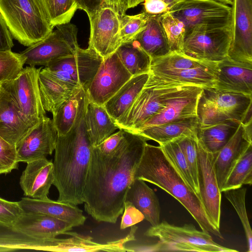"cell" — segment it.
<instances>
[{
  "mask_svg": "<svg viewBox=\"0 0 252 252\" xmlns=\"http://www.w3.org/2000/svg\"><path fill=\"white\" fill-rule=\"evenodd\" d=\"M126 131L125 141L114 154L104 155L92 149L83 203L86 212L98 222L115 223L123 214L126 193L148 140Z\"/></svg>",
  "mask_w": 252,
  "mask_h": 252,
  "instance_id": "cell-1",
  "label": "cell"
},
{
  "mask_svg": "<svg viewBox=\"0 0 252 252\" xmlns=\"http://www.w3.org/2000/svg\"><path fill=\"white\" fill-rule=\"evenodd\" d=\"M86 110L67 133L58 135L52 162L53 185L59 192L57 200L77 206L83 203L93 149L85 126Z\"/></svg>",
  "mask_w": 252,
  "mask_h": 252,
  "instance_id": "cell-2",
  "label": "cell"
},
{
  "mask_svg": "<svg viewBox=\"0 0 252 252\" xmlns=\"http://www.w3.org/2000/svg\"><path fill=\"white\" fill-rule=\"evenodd\" d=\"M134 178L153 184L171 195L191 214L202 230L223 239L220 229L208 218L200 198L187 185L159 145L146 143Z\"/></svg>",
  "mask_w": 252,
  "mask_h": 252,
  "instance_id": "cell-3",
  "label": "cell"
},
{
  "mask_svg": "<svg viewBox=\"0 0 252 252\" xmlns=\"http://www.w3.org/2000/svg\"><path fill=\"white\" fill-rule=\"evenodd\" d=\"M0 14L12 37L25 46L43 40L54 28L39 0H0Z\"/></svg>",
  "mask_w": 252,
  "mask_h": 252,
  "instance_id": "cell-4",
  "label": "cell"
},
{
  "mask_svg": "<svg viewBox=\"0 0 252 252\" xmlns=\"http://www.w3.org/2000/svg\"><path fill=\"white\" fill-rule=\"evenodd\" d=\"M145 235L158 239L156 252H238L216 243L209 233L199 231L191 224L178 226L163 221L150 227Z\"/></svg>",
  "mask_w": 252,
  "mask_h": 252,
  "instance_id": "cell-5",
  "label": "cell"
},
{
  "mask_svg": "<svg viewBox=\"0 0 252 252\" xmlns=\"http://www.w3.org/2000/svg\"><path fill=\"white\" fill-rule=\"evenodd\" d=\"M252 104V95L203 87L196 108L199 128L227 120L241 122Z\"/></svg>",
  "mask_w": 252,
  "mask_h": 252,
  "instance_id": "cell-6",
  "label": "cell"
},
{
  "mask_svg": "<svg viewBox=\"0 0 252 252\" xmlns=\"http://www.w3.org/2000/svg\"><path fill=\"white\" fill-rule=\"evenodd\" d=\"M183 86L185 85L158 80L150 74L130 109L116 123L119 129L135 131L163 109L169 97Z\"/></svg>",
  "mask_w": 252,
  "mask_h": 252,
  "instance_id": "cell-7",
  "label": "cell"
},
{
  "mask_svg": "<svg viewBox=\"0 0 252 252\" xmlns=\"http://www.w3.org/2000/svg\"><path fill=\"white\" fill-rule=\"evenodd\" d=\"M169 12L184 23L185 35L231 24V7L214 0H182L171 6Z\"/></svg>",
  "mask_w": 252,
  "mask_h": 252,
  "instance_id": "cell-8",
  "label": "cell"
},
{
  "mask_svg": "<svg viewBox=\"0 0 252 252\" xmlns=\"http://www.w3.org/2000/svg\"><path fill=\"white\" fill-rule=\"evenodd\" d=\"M55 27V30L44 39L19 53L25 64L45 66L54 60L75 53L79 48L76 26L69 22Z\"/></svg>",
  "mask_w": 252,
  "mask_h": 252,
  "instance_id": "cell-9",
  "label": "cell"
},
{
  "mask_svg": "<svg viewBox=\"0 0 252 252\" xmlns=\"http://www.w3.org/2000/svg\"><path fill=\"white\" fill-rule=\"evenodd\" d=\"M231 26L196 31L185 35L183 53L195 59L219 62L227 56Z\"/></svg>",
  "mask_w": 252,
  "mask_h": 252,
  "instance_id": "cell-10",
  "label": "cell"
},
{
  "mask_svg": "<svg viewBox=\"0 0 252 252\" xmlns=\"http://www.w3.org/2000/svg\"><path fill=\"white\" fill-rule=\"evenodd\" d=\"M120 18V14L106 3L89 18L90 35L88 48L103 59L116 52L122 44Z\"/></svg>",
  "mask_w": 252,
  "mask_h": 252,
  "instance_id": "cell-11",
  "label": "cell"
},
{
  "mask_svg": "<svg viewBox=\"0 0 252 252\" xmlns=\"http://www.w3.org/2000/svg\"><path fill=\"white\" fill-rule=\"evenodd\" d=\"M132 76L114 53L103 60L86 90L88 101L103 105Z\"/></svg>",
  "mask_w": 252,
  "mask_h": 252,
  "instance_id": "cell-12",
  "label": "cell"
},
{
  "mask_svg": "<svg viewBox=\"0 0 252 252\" xmlns=\"http://www.w3.org/2000/svg\"><path fill=\"white\" fill-rule=\"evenodd\" d=\"M41 69L42 67L26 66L16 79L7 82L20 111L33 126L46 116L38 82V74Z\"/></svg>",
  "mask_w": 252,
  "mask_h": 252,
  "instance_id": "cell-13",
  "label": "cell"
},
{
  "mask_svg": "<svg viewBox=\"0 0 252 252\" xmlns=\"http://www.w3.org/2000/svg\"><path fill=\"white\" fill-rule=\"evenodd\" d=\"M197 180L201 201L210 221L220 227L221 192L214 167L213 155L197 140Z\"/></svg>",
  "mask_w": 252,
  "mask_h": 252,
  "instance_id": "cell-14",
  "label": "cell"
},
{
  "mask_svg": "<svg viewBox=\"0 0 252 252\" xmlns=\"http://www.w3.org/2000/svg\"><path fill=\"white\" fill-rule=\"evenodd\" d=\"M231 9V40L227 57L252 63V0H234Z\"/></svg>",
  "mask_w": 252,
  "mask_h": 252,
  "instance_id": "cell-15",
  "label": "cell"
},
{
  "mask_svg": "<svg viewBox=\"0 0 252 252\" xmlns=\"http://www.w3.org/2000/svg\"><path fill=\"white\" fill-rule=\"evenodd\" d=\"M58 135L53 120L45 116L30 129L17 146L18 162L28 163L52 155Z\"/></svg>",
  "mask_w": 252,
  "mask_h": 252,
  "instance_id": "cell-16",
  "label": "cell"
},
{
  "mask_svg": "<svg viewBox=\"0 0 252 252\" xmlns=\"http://www.w3.org/2000/svg\"><path fill=\"white\" fill-rule=\"evenodd\" d=\"M202 89L196 86H183L169 97L163 109L132 133L176 120L196 116L198 99Z\"/></svg>",
  "mask_w": 252,
  "mask_h": 252,
  "instance_id": "cell-17",
  "label": "cell"
},
{
  "mask_svg": "<svg viewBox=\"0 0 252 252\" xmlns=\"http://www.w3.org/2000/svg\"><path fill=\"white\" fill-rule=\"evenodd\" d=\"M33 126L20 111L7 82L0 85V136L16 147Z\"/></svg>",
  "mask_w": 252,
  "mask_h": 252,
  "instance_id": "cell-18",
  "label": "cell"
},
{
  "mask_svg": "<svg viewBox=\"0 0 252 252\" xmlns=\"http://www.w3.org/2000/svg\"><path fill=\"white\" fill-rule=\"evenodd\" d=\"M103 60L94 50L79 47L74 54L54 60L45 68L66 71L86 91Z\"/></svg>",
  "mask_w": 252,
  "mask_h": 252,
  "instance_id": "cell-19",
  "label": "cell"
},
{
  "mask_svg": "<svg viewBox=\"0 0 252 252\" xmlns=\"http://www.w3.org/2000/svg\"><path fill=\"white\" fill-rule=\"evenodd\" d=\"M214 88L252 95V63L235 61L227 56L218 62Z\"/></svg>",
  "mask_w": 252,
  "mask_h": 252,
  "instance_id": "cell-20",
  "label": "cell"
},
{
  "mask_svg": "<svg viewBox=\"0 0 252 252\" xmlns=\"http://www.w3.org/2000/svg\"><path fill=\"white\" fill-rule=\"evenodd\" d=\"M27 164L19 182L24 195L33 199L48 197L54 181L52 161L42 158Z\"/></svg>",
  "mask_w": 252,
  "mask_h": 252,
  "instance_id": "cell-21",
  "label": "cell"
},
{
  "mask_svg": "<svg viewBox=\"0 0 252 252\" xmlns=\"http://www.w3.org/2000/svg\"><path fill=\"white\" fill-rule=\"evenodd\" d=\"M73 227L66 222L46 215L24 212L13 226L15 230L39 239L54 238L59 235L65 234Z\"/></svg>",
  "mask_w": 252,
  "mask_h": 252,
  "instance_id": "cell-22",
  "label": "cell"
},
{
  "mask_svg": "<svg viewBox=\"0 0 252 252\" xmlns=\"http://www.w3.org/2000/svg\"><path fill=\"white\" fill-rule=\"evenodd\" d=\"M18 202L24 213L46 215L66 222L73 227L83 225L86 220L83 211L77 205L51 200L48 197L33 199L26 197Z\"/></svg>",
  "mask_w": 252,
  "mask_h": 252,
  "instance_id": "cell-23",
  "label": "cell"
},
{
  "mask_svg": "<svg viewBox=\"0 0 252 252\" xmlns=\"http://www.w3.org/2000/svg\"><path fill=\"white\" fill-rule=\"evenodd\" d=\"M252 144L241 124L228 142L213 154V163L218 186L221 189L231 170L248 147Z\"/></svg>",
  "mask_w": 252,
  "mask_h": 252,
  "instance_id": "cell-24",
  "label": "cell"
},
{
  "mask_svg": "<svg viewBox=\"0 0 252 252\" xmlns=\"http://www.w3.org/2000/svg\"><path fill=\"white\" fill-rule=\"evenodd\" d=\"M217 63L213 62L209 64L188 69L149 72V73L156 79L165 83L214 88Z\"/></svg>",
  "mask_w": 252,
  "mask_h": 252,
  "instance_id": "cell-25",
  "label": "cell"
},
{
  "mask_svg": "<svg viewBox=\"0 0 252 252\" xmlns=\"http://www.w3.org/2000/svg\"><path fill=\"white\" fill-rule=\"evenodd\" d=\"M199 129L197 117L193 116L146 127L133 133L141 135L159 145L184 136L197 138Z\"/></svg>",
  "mask_w": 252,
  "mask_h": 252,
  "instance_id": "cell-26",
  "label": "cell"
},
{
  "mask_svg": "<svg viewBox=\"0 0 252 252\" xmlns=\"http://www.w3.org/2000/svg\"><path fill=\"white\" fill-rule=\"evenodd\" d=\"M149 72L133 76L104 105L117 122L130 109L149 77Z\"/></svg>",
  "mask_w": 252,
  "mask_h": 252,
  "instance_id": "cell-27",
  "label": "cell"
},
{
  "mask_svg": "<svg viewBox=\"0 0 252 252\" xmlns=\"http://www.w3.org/2000/svg\"><path fill=\"white\" fill-rule=\"evenodd\" d=\"M84 122L92 147H95L119 129L103 105L89 102L87 106Z\"/></svg>",
  "mask_w": 252,
  "mask_h": 252,
  "instance_id": "cell-28",
  "label": "cell"
},
{
  "mask_svg": "<svg viewBox=\"0 0 252 252\" xmlns=\"http://www.w3.org/2000/svg\"><path fill=\"white\" fill-rule=\"evenodd\" d=\"M128 200L139 210L151 226L160 222V207L154 191L141 179L134 178L126 193Z\"/></svg>",
  "mask_w": 252,
  "mask_h": 252,
  "instance_id": "cell-29",
  "label": "cell"
},
{
  "mask_svg": "<svg viewBox=\"0 0 252 252\" xmlns=\"http://www.w3.org/2000/svg\"><path fill=\"white\" fill-rule=\"evenodd\" d=\"M38 82L43 107L53 115L79 89L68 87L50 75L44 68L39 73Z\"/></svg>",
  "mask_w": 252,
  "mask_h": 252,
  "instance_id": "cell-30",
  "label": "cell"
},
{
  "mask_svg": "<svg viewBox=\"0 0 252 252\" xmlns=\"http://www.w3.org/2000/svg\"><path fill=\"white\" fill-rule=\"evenodd\" d=\"M160 15H150L145 29L134 39L152 59L171 52Z\"/></svg>",
  "mask_w": 252,
  "mask_h": 252,
  "instance_id": "cell-31",
  "label": "cell"
},
{
  "mask_svg": "<svg viewBox=\"0 0 252 252\" xmlns=\"http://www.w3.org/2000/svg\"><path fill=\"white\" fill-rule=\"evenodd\" d=\"M88 103L86 91L78 89L53 115V121L59 135L67 133L74 125L77 119L86 109Z\"/></svg>",
  "mask_w": 252,
  "mask_h": 252,
  "instance_id": "cell-32",
  "label": "cell"
},
{
  "mask_svg": "<svg viewBox=\"0 0 252 252\" xmlns=\"http://www.w3.org/2000/svg\"><path fill=\"white\" fill-rule=\"evenodd\" d=\"M240 124V122L232 120L199 128L197 140L207 151L216 153L228 142Z\"/></svg>",
  "mask_w": 252,
  "mask_h": 252,
  "instance_id": "cell-33",
  "label": "cell"
},
{
  "mask_svg": "<svg viewBox=\"0 0 252 252\" xmlns=\"http://www.w3.org/2000/svg\"><path fill=\"white\" fill-rule=\"evenodd\" d=\"M116 52L132 76L149 72L152 58L135 40L122 44Z\"/></svg>",
  "mask_w": 252,
  "mask_h": 252,
  "instance_id": "cell-34",
  "label": "cell"
},
{
  "mask_svg": "<svg viewBox=\"0 0 252 252\" xmlns=\"http://www.w3.org/2000/svg\"><path fill=\"white\" fill-rule=\"evenodd\" d=\"M252 184V144H251L235 164L221 189H238Z\"/></svg>",
  "mask_w": 252,
  "mask_h": 252,
  "instance_id": "cell-35",
  "label": "cell"
},
{
  "mask_svg": "<svg viewBox=\"0 0 252 252\" xmlns=\"http://www.w3.org/2000/svg\"><path fill=\"white\" fill-rule=\"evenodd\" d=\"M213 62L192 58L183 53L173 52L162 57L152 59L149 72L188 69L209 64Z\"/></svg>",
  "mask_w": 252,
  "mask_h": 252,
  "instance_id": "cell-36",
  "label": "cell"
},
{
  "mask_svg": "<svg viewBox=\"0 0 252 252\" xmlns=\"http://www.w3.org/2000/svg\"><path fill=\"white\" fill-rule=\"evenodd\" d=\"M159 145L187 185L200 197L199 189L194 183L185 157L177 143L174 141Z\"/></svg>",
  "mask_w": 252,
  "mask_h": 252,
  "instance_id": "cell-37",
  "label": "cell"
},
{
  "mask_svg": "<svg viewBox=\"0 0 252 252\" xmlns=\"http://www.w3.org/2000/svg\"><path fill=\"white\" fill-rule=\"evenodd\" d=\"M52 26L69 23L78 9L74 0H39Z\"/></svg>",
  "mask_w": 252,
  "mask_h": 252,
  "instance_id": "cell-38",
  "label": "cell"
},
{
  "mask_svg": "<svg viewBox=\"0 0 252 252\" xmlns=\"http://www.w3.org/2000/svg\"><path fill=\"white\" fill-rule=\"evenodd\" d=\"M160 19L170 52L183 53L186 32L184 23L173 16L169 11L161 15Z\"/></svg>",
  "mask_w": 252,
  "mask_h": 252,
  "instance_id": "cell-39",
  "label": "cell"
},
{
  "mask_svg": "<svg viewBox=\"0 0 252 252\" xmlns=\"http://www.w3.org/2000/svg\"><path fill=\"white\" fill-rule=\"evenodd\" d=\"M246 188L229 189L222 191L236 211L242 224L247 239L248 252H252V231L248 219L245 203Z\"/></svg>",
  "mask_w": 252,
  "mask_h": 252,
  "instance_id": "cell-40",
  "label": "cell"
},
{
  "mask_svg": "<svg viewBox=\"0 0 252 252\" xmlns=\"http://www.w3.org/2000/svg\"><path fill=\"white\" fill-rule=\"evenodd\" d=\"M149 16L144 12L133 15H121L120 35L122 44L136 38L145 29Z\"/></svg>",
  "mask_w": 252,
  "mask_h": 252,
  "instance_id": "cell-41",
  "label": "cell"
},
{
  "mask_svg": "<svg viewBox=\"0 0 252 252\" xmlns=\"http://www.w3.org/2000/svg\"><path fill=\"white\" fill-rule=\"evenodd\" d=\"M24 64L19 53L11 50L0 51V84L16 79Z\"/></svg>",
  "mask_w": 252,
  "mask_h": 252,
  "instance_id": "cell-42",
  "label": "cell"
},
{
  "mask_svg": "<svg viewBox=\"0 0 252 252\" xmlns=\"http://www.w3.org/2000/svg\"><path fill=\"white\" fill-rule=\"evenodd\" d=\"M174 141L177 143L183 152L194 183L199 189L197 180V138L184 136Z\"/></svg>",
  "mask_w": 252,
  "mask_h": 252,
  "instance_id": "cell-43",
  "label": "cell"
},
{
  "mask_svg": "<svg viewBox=\"0 0 252 252\" xmlns=\"http://www.w3.org/2000/svg\"><path fill=\"white\" fill-rule=\"evenodd\" d=\"M18 163L16 147L0 136V174L17 169Z\"/></svg>",
  "mask_w": 252,
  "mask_h": 252,
  "instance_id": "cell-44",
  "label": "cell"
},
{
  "mask_svg": "<svg viewBox=\"0 0 252 252\" xmlns=\"http://www.w3.org/2000/svg\"><path fill=\"white\" fill-rule=\"evenodd\" d=\"M23 213L19 202L10 201L0 197V225L13 227Z\"/></svg>",
  "mask_w": 252,
  "mask_h": 252,
  "instance_id": "cell-45",
  "label": "cell"
},
{
  "mask_svg": "<svg viewBox=\"0 0 252 252\" xmlns=\"http://www.w3.org/2000/svg\"><path fill=\"white\" fill-rule=\"evenodd\" d=\"M119 129L94 148L104 155H111L114 154L126 138L127 131L122 129Z\"/></svg>",
  "mask_w": 252,
  "mask_h": 252,
  "instance_id": "cell-46",
  "label": "cell"
},
{
  "mask_svg": "<svg viewBox=\"0 0 252 252\" xmlns=\"http://www.w3.org/2000/svg\"><path fill=\"white\" fill-rule=\"evenodd\" d=\"M122 214L120 224V229L122 230L135 225L144 219L142 213L128 200H126L124 202Z\"/></svg>",
  "mask_w": 252,
  "mask_h": 252,
  "instance_id": "cell-47",
  "label": "cell"
},
{
  "mask_svg": "<svg viewBox=\"0 0 252 252\" xmlns=\"http://www.w3.org/2000/svg\"><path fill=\"white\" fill-rule=\"evenodd\" d=\"M144 11L149 15H160L169 11L170 5L163 0H144Z\"/></svg>",
  "mask_w": 252,
  "mask_h": 252,
  "instance_id": "cell-48",
  "label": "cell"
},
{
  "mask_svg": "<svg viewBox=\"0 0 252 252\" xmlns=\"http://www.w3.org/2000/svg\"><path fill=\"white\" fill-rule=\"evenodd\" d=\"M44 69L52 77H54L62 83L72 89L82 88L72 76L65 71L61 69Z\"/></svg>",
  "mask_w": 252,
  "mask_h": 252,
  "instance_id": "cell-49",
  "label": "cell"
},
{
  "mask_svg": "<svg viewBox=\"0 0 252 252\" xmlns=\"http://www.w3.org/2000/svg\"><path fill=\"white\" fill-rule=\"evenodd\" d=\"M13 37L0 14V51L11 50L14 44Z\"/></svg>",
  "mask_w": 252,
  "mask_h": 252,
  "instance_id": "cell-50",
  "label": "cell"
},
{
  "mask_svg": "<svg viewBox=\"0 0 252 252\" xmlns=\"http://www.w3.org/2000/svg\"><path fill=\"white\" fill-rule=\"evenodd\" d=\"M78 9L84 11L88 17L96 12L105 3L104 0H74Z\"/></svg>",
  "mask_w": 252,
  "mask_h": 252,
  "instance_id": "cell-51",
  "label": "cell"
},
{
  "mask_svg": "<svg viewBox=\"0 0 252 252\" xmlns=\"http://www.w3.org/2000/svg\"><path fill=\"white\" fill-rule=\"evenodd\" d=\"M122 6L121 15L125 14L128 9L133 8L143 2L144 0H122Z\"/></svg>",
  "mask_w": 252,
  "mask_h": 252,
  "instance_id": "cell-52",
  "label": "cell"
},
{
  "mask_svg": "<svg viewBox=\"0 0 252 252\" xmlns=\"http://www.w3.org/2000/svg\"><path fill=\"white\" fill-rule=\"evenodd\" d=\"M106 4L114 8L121 15L122 10V0H104Z\"/></svg>",
  "mask_w": 252,
  "mask_h": 252,
  "instance_id": "cell-53",
  "label": "cell"
},
{
  "mask_svg": "<svg viewBox=\"0 0 252 252\" xmlns=\"http://www.w3.org/2000/svg\"><path fill=\"white\" fill-rule=\"evenodd\" d=\"M219 2L221 3L224 4H230L232 5L234 0H214Z\"/></svg>",
  "mask_w": 252,
  "mask_h": 252,
  "instance_id": "cell-54",
  "label": "cell"
},
{
  "mask_svg": "<svg viewBox=\"0 0 252 252\" xmlns=\"http://www.w3.org/2000/svg\"><path fill=\"white\" fill-rule=\"evenodd\" d=\"M164 0L165 2H166L170 6H172L173 4H174L175 3L180 1H181L182 0Z\"/></svg>",
  "mask_w": 252,
  "mask_h": 252,
  "instance_id": "cell-55",
  "label": "cell"
},
{
  "mask_svg": "<svg viewBox=\"0 0 252 252\" xmlns=\"http://www.w3.org/2000/svg\"></svg>",
  "mask_w": 252,
  "mask_h": 252,
  "instance_id": "cell-56",
  "label": "cell"
}]
</instances>
